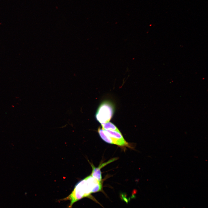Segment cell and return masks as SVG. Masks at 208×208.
I'll use <instances>...</instances> for the list:
<instances>
[{
    "label": "cell",
    "instance_id": "cell-6",
    "mask_svg": "<svg viewBox=\"0 0 208 208\" xmlns=\"http://www.w3.org/2000/svg\"><path fill=\"white\" fill-rule=\"evenodd\" d=\"M101 125L102 129L103 130H108L120 132L117 127L112 122H108L104 124H101Z\"/></svg>",
    "mask_w": 208,
    "mask_h": 208
},
{
    "label": "cell",
    "instance_id": "cell-3",
    "mask_svg": "<svg viewBox=\"0 0 208 208\" xmlns=\"http://www.w3.org/2000/svg\"><path fill=\"white\" fill-rule=\"evenodd\" d=\"M103 130L111 138L115 144L120 146H128V143L125 140L120 132L108 130Z\"/></svg>",
    "mask_w": 208,
    "mask_h": 208
},
{
    "label": "cell",
    "instance_id": "cell-2",
    "mask_svg": "<svg viewBox=\"0 0 208 208\" xmlns=\"http://www.w3.org/2000/svg\"><path fill=\"white\" fill-rule=\"evenodd\" d=\"M114 112L113 104L109 101H104L98 108L95 115L96 118L101 124L107 123L112 118Z\"/></svg>",
    "mask_w": 208,
    "mask_h": 208
},
{
    "label": "cell",
    "instance_id": "cell-4",
    "mask_svg": "<svg viewBox=\"0 0 208 208\" xmlns=\"http://www.w3.org/2000/svg\"><path fill=\"white\" fill-rule=\"evenodd\" d=\"M91 165L92 169L91 175L98 181L101 182L102 175L101 169L99 167H95L92 164H91Z\"/></svg>",
    "mask_w": 208,
    "mask_h": 208
},
{
    "label": "cell",
    "instance_id": "cell-5",
    "mask_svg": "<svg viewBox=\"0 0 208 208\" xmlns=\"http://www.w3.org/2000/svg\"><path fill=\"white\" fill-rule=\"evenodd\" d=\"M98 132L101 138L105 142L108 143L114 144L111 138L102 129L99 127L98 129Z\"/></svg>",
    "mask_w": 208,
    "mask_h": 208
},
{
    "label": "cell",
    "instance_id": "cell-1",
    "mask_svg": "<svg viewBox=\"0 0 208 208\" xmlns=\"http://www.w3.org/2000/svg\"><path fill=\"white\" fill-rule=\"evenodd\" d=\"M102 188L101 182L90 175L79 182L71 193L62 200H69L70 204L68 208H71L76 202L85 197H90L92 193L100 191Z\"/></svg>",
    "mask_w": 208,
    "mask_h": 208
}]
</instances>
